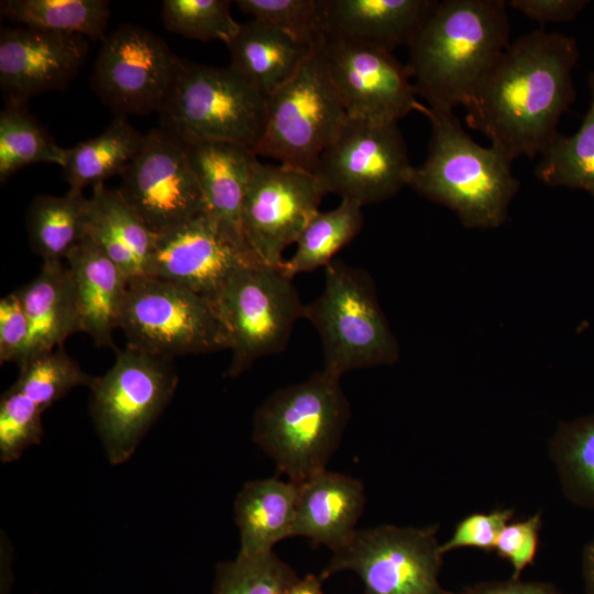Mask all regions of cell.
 I'll return each mask as SVG.
<instances>
[{
  "label": "cell",
  "mask_w": 594,
  "mask_h": 594,
  "mask_svg": "<svg viewBox=\"0 0 594 594\" xmlns=\"http://www.w3.org/2000/svg\"><path fill=\"white\" fill-rule=\"evenodd\" d=\"M89 198L82 191L38 195L26 212L30 246L43 262H62L88 237Z\"/></svg>",
  "instance_id": "cell-28"
},
{
  "label": "cell",
  "mask_w": 594,
  "mask_h": 594,
  "mask_svg": "<svg viewBox=\"0 0 594 594\" xmlns=\"http://www.w3.org/2000/svg\"><path fill=\"white\" fill-rule=\"evenodd\" d=\"M298 486L277 477L261 479L243 485L234 499V520L240 532L242 557L270 553L280 540L292 537Z\"/></svg>",
  "instance_id": "cell-24"
},
{
  "label": "cell",
  "mask_w": 594,
  "mask_h": 594,
  "mask_svg": "<svg viewBox=\"0 0 594 594\" xmlns=\"http://www.w3.org/2000/svg\"><path fill=\"white\" fill-rule=\"evenodd\" d=\"M581 565L585 592L586 594H594V539L584 546Z\"/></svg>",
  "instance_id": "cell-44"
},
{
  "label": "cell",
  "mask_w": 594,
  "mask_h": 594,
  "mask_svg": "<svg viewBox=\"0 0 594 594\" xmlns=\"http://www.w3.org/2000/svg\"><path fill=\"white\" fill-rule=\"evenodd\" d=\"M0 12L21 26L80 35L92 41L106 37L110 19L107 0H3Z\"/></svg>",
  "instance_id": "cell-30"
},
{
  "label": "cell",
  "mask_w": 594,
  "mask_h": 594,
  "mask_svg": "<svg viewBox=\"0 0 594 594\" xmlns=\"http://www.w3.org/2000/svg\"><path fill=\"white\" fill-rule=\"evenodd\" d=\"M88 237L129 280L145 275L156 234L129 208L118 189L105 184L92 187Z\"/></svg>",
  "instance_id": "cell-25"
},
{
  "label": "cell",
  "mask_w": 594,
  "mask_h": 594,
  "mask_svg": "<svg viewBox=\"0 0 594 594\" xmlns=\"http://www.w3.org/2000/svg\"><path fill=\"white\" fill-rule=\"evenodd\" d=\"M44 411L12 385L0 400V459L18 460L30 447L41 442Z\"/></svg>",
  "instance_id": "cell-38"
},
{
  "label": "cell",
  "mask_w": 594,
  "mask_h": 594,
  "mask_svg": "<svg viewBox=\"0 0 594 594\" xmlns=\"http://www.w3.org/2000/svg\"><path fill=\"white\" fill-rule=\"evenodd\" d=\"M66 261L80 331L99 348H114L113 332L121 324L129 278L89 237Z\"/></svg>",
  "instance_id": "cell-21"
},
{
  "label": "cell",
  "mask_w": 594,
  "mask_h": 594,
  "mask_svg": "<svg viewBox=\"0 0 594 594\" xmlns=\"http://www.w3.org/2000/svg\"><path fill=\"white\" fill-rule=\"evenodd\" d=\"M362 205L351 199L329 211H318L298 237L294 254L280 271L294 278L297 274L328 266L334 255L359 234L363 226Z\"/></svg>",
  "instance_id": "cell-29"
},
{
  "label": "cell",
  "mask_w": 594,
  "mask_h": 594,
  "mask_svg": "<svg viewBox=\"0 0 594 594\" xmlns=\"http://www.w3.org/2000/svg\"><path fill=\"white\" fill-rule=\"evenodd\" d=\"M564 496L594 510V414L561 422L549 446Z\"/></svg>",
  "instance_id": "cell-32"
},
{
  "label": "cell",
  "mask_w": 594,
  "mask_h": 594,
  "mask_svg": "<svg viewBox=\"0 0 594 594\" xmlns=\"http://www.w3.org/2000/svg\"><path fill=\"white\" fill-rule=\"evenodd\" d=\"M231 3L229 0H165L163 24L169 32L187 38L228 44L241 25L231 15Z\"/></svg>",
  "instance_id": "cell-36"
},
{
  "label": "cell",
  "mask_w": 594,
  "mask_h": 594,
  "mask_svg": "<svg viewBox=\"0 0 594 594\" xmlns=\"http://www.w3.org/2000/svg\"><path fill=\"white\" fill-rule=\"evenodd\" d=\"M579 54L574 37L544 29L510 42L463 106L468 125L512 161L540 155L575 99Z\"/></svg>",
  "instance_id": "cell-1"
},
{
  "label": "cell",
  "mask_w": 594,
  "mask_h": 594,
  "mask_svg": "<svg viewBox=\"0 0 594 594\" xmlns=\"http://www.w3.org/2000/svg\"><path fill=\"white\" fill-rule=\"evenodd\" d=\"M298 497L292 537H305L332 552L356 531L364 509L361 481L341 473L321 471L297 484Z\"/></svg>",
  "instance_id": "cell-20"
},
{
  "label": "cell",
  "mask_w": 594,
  "mask_h": 594,
  "mask_svg": "<svg viewBox=\"0 0 594 594\" xmlns=\"http://www.w3.org/2000/svg\"><path fill=\"white\" fill-rule=\"evenodd\" d=\"M185 144L207 212L243 237L242 207L256 154L244 145L230 142Z\"/></svg>",
  "instance_id": "cell-22"
},
{
  "label": "cell",
  "mask_w": 594,
  "mask_h": 594,
  "mask_svg": "<svg viewBox=\"0 0 594 594\" xmlns=\"http://www.w3.org/2000/svg\"><path fill=\"white\" fill-rule=\"evenodd\" d=\"M212 301L228 334L229 377L284 351L305 308L293 278L261 263L235 271Z\"/></svg>",
  "instance_id": "cell-8"
},
{
  "label": "cell",
  "mask_w": 594,
  "mask_h": 594,
  "mask_svg": "<svg viewBox=\"0 0 594 594\" xmlns=\"http://www.w3.org/2000/svg\"><path fill=\"white\" fill-rule=\"evenodd\" d=\"M61 147L25 108L6 106L0 112V183L21 168L38 163H65Z\"/></svg>",
  "instance_id": "cell-33"
},
{
  "label": "cell",
  "mask_w": 594,
  "mask_h": 594,
  "mask_svg": "<svg viewBox=\"0 0 594 594\" xmlns=\"http://www.w3.org/2000/svg\"><path fill=\"white\" fill-rule=\"evenodd\" d=\"M178 383L172 360L127 346L90 385V415L109 462L128 461L170 402Z\"/></svg>",
  "instance_id": "cell-10"
},
{
  "label": "cell",
  "mask_w": 594,
  "mask_h": 594,
  "mask_svg": "<svg viewBox=\"0 0 594 594\" xmlns=\"http://www.w3.org/2000/svg\"><path fill=\"white\" fill-rule=\"evenodd\" d=\"M314 45L257 20L241 24L227 44L230 66L266 97L295 75Z\"/></svg>",
  "instance_id": "cell-26"
},
{
  "label": "cell",
  "mask_w": 594,
  "mask_h": 594,
  "mask_svg": "<svg viewBox=\"0 0 594 594\" xmlns=\"http://www.w3.org/2000/svg\"><path fill=\"white\" fill-rule=\"evenodd\" d=\"M438 525L399 527L381 525L356 529L320 574L354 572L365 594H453L439 582L443 552Z\"/></svg>",
  "instance_id": "cell-11"
},
{
  "label": "cell",
  "mask_w": 594,
  "mask_h": 594,
  "mask_svg": "<svg viewBox=\"0 0 594 594\" xmlns=\"http://www.w3.org/2000/svg\"><path fill=\"white\" fill-rule=\"evenodd\" d=\"M509 7L541 24L570 22L590 3L587 0H510Z\"/></svg>",
  "instance_id": "cell-42"
},
{
  "label": "cell",
  "mask_w": 594,
  "mask_h": 594,
  "mask_svg": "<svg viewBox=\"0 0 594 594\" xmlns=\"http://www.w3.org/2000/svg\"><path fill=\"white\" fill-rule=\"evenodd\" d=\"M322 37L295 75L266 97L264 130L253 150L256 156L311 174L348 119L328 70Z\"/></svg>",
  "instance_id": "cell-7"
},
{
  "label": "cell",
  "mask_w": 594,
  "mask_h": 594,
  "mask_svg": "<svg viewBox=\"0 0 594 594\" xmlns=\"http://www.w3.org/2000/svg\"><path fill=\"white\" fill-rule=\"evenodd\" d=\"M121 177L122 199L156 235L207 212L186 144L162 128L145 134Z\"/></svg>",
  "instance_id": "cell-14"
},
{
  "label": "cell",
  "mask_w": 594,
  "mask_h": 594,
  "mask_svg": "<svg viewBox=\"0 0 594 594\" xmlns=\"http://www.w3.org/2000/svg\"><path fill=\"white\" fill-rule=\"evenodd\" d=\"M158 113L161 128L185 143L230 142L253 151L264 130L266 96L230 65L182 59Z\"/></svg>",
  "instance_id": "cell-6"
},
{
  "label": "cell",
  "mask_w": 594,
  "mask_h": 594,
  "mask_svg": "<svg viewBox=\"0 0 594 594\" xmlns=\"http://www.w3.org/2000/svg\"><path fill=\"white\" fill-rule=\"evenodd\" d=\"M298 579L274 551L257 557L237 554L217 565L212 594H283Z\"/></svg>",
  "instance_id": "cell-35"
},
{
  "label": "cell",
  "mask_w": 594,
  "mask_h": 594,
  "mask_svg": "<svg viewBox=\"0 0 594 594\" xmlns=\"http://www.w3.org/2000/svg\"><path fill=\"white\" fill-rule=\"evenodd\" d=\"M587 85L591 101L579 130L553 139L540 154L535 175L546 185L583 190L594 198V70Z\"/></svg>",
  "instance_id": "cell-31"
},
{
  "label": "cell",
  "mask_w": 594,
  "mask_h": 594,
  "mask_svg": "<svg viewBox=\"0 0 594 594\" xmlns=\"http://www.w3.org/2000/svg\"><path fill=\"white\" fill-rule=\"evenodd\" d=\"M29 322L19 289L0 300V362H19L24 353Z\"/></svg>",
  "instance_id": "cell-41"
},
{
  "label": "cell",
  "mask_w": 594,
  "mask_h": 594,
  "mask_svg": "<svg viewBox=\"0 0 594 594\" xmlns=\"http://www.w3.org/2000/svg\"><path fill=\"white\" fill-rule=\"evenodd\" d=\"M512 508H497L490 513H473L461 519L449 540L441 544L443 553L460 548H474L491 552L499 534L514 517Z\"/></svg>",
  "instance_id": "cell-39"
},
{
  "label": "cell",
  "mask_w": 594,
  "mask_h": 594,
  "mask_svg": "<svg viewBox=\"0 0 594 594\" xmlns=\"http://www.w3.org/2000/svg\"><path fill=\"white\" fill-rule=\"evenodd\" d=\"M416 111L429 119L431 135L427 157L414 166L408 186L452 210L468 229L501 227L519 189L513 161L493 145L476 143L452 110L419 102Z\"/></svg>",
  "instance_id": "cell-3"
},
{
  "label": "cell",
  "mask_w": 594,
  "mask_h": 594,
  "mask_svg": "<svg viewBox=\"0 0 594 594\" xmlns=\"http://www.w3.org/2000/svg\"><path fill=\"white\" fill-rule=\"evenodd\" d=\"M437 0H319L327 37L394 52L408 46Z\"/></svg>",
  "instance_id": "cell-19"
},
{
  "label": "cell",
  "mask_w": 594,
  "mask_h": 594,
  "mask_svg": "<svg viewBox=\"0 0 594 594\" xmlns=\"http://www.w3.org/2000/svg\"><path fill=\"white\" fill-rule=\"evenodd\" d=\"M504 0L436 1L409 43L406 67L428 107L464 106L509 42Z\"/></svg>",
  "instance_id": "cell-2"
},
{
  "label": "cell",
  "mask_w": 594,
  "mask_h": 594,
  "mask_svg": "<svg viewBox=\"0 0 594 594\" xmlns=\"http://www.w3.org/2000/svg\"><path fill=\"white\" fill-rule=\"evenodd\" d=\"M253 263L244 238L204 212L156 235L145 275L213 299L235 271Z\"/></svg>",
  "instance_id": "cell-17"
},
{
  "label": "cell",
  "mask_w": 594,
  "mask_h": 594,
  "mask_svg": "<svg viewBox=\"0 0 594 594\" xmlns=\"http://www.w3.org/2000/svg\"><path fill=\"white\" fill-rule=\"evenodd\" d=\"M457 594H559V592L549 583L522 582L513 578L507 581L477 583Z\"/></svg>",
  "instance_id": "cell-43"
},
{
  "label": "cell",
  "mask_w": 594,
  "mask_h": 594,
  "mask_svg": "<svg viewBox=\"0 0 594 594\" xmlns=\"http://www.w3.org/2000/svg\"><path fill=\"white\" fill-rule=\"evenodd\" d=\"M413 169L397 123H374L348 117L321 154L314 175L327 194L364 206L395 196L409 185Z\"/></svg>",
  "instance_id": "cell-12"
},
{
  "label": "cell",
  "mask_w": 594,
  "mask_h": 594,
  "mask_svg": "<svg viewBox=\"0 0 594 594\" xmlns=\"http://www.w3.org/2000/svg\"><path fill=\"white\" fill-rule=\"evenodd\" d=\"M326 190L317 177L286 165L255 162L242 207L243 237L258 263L280 267L294 244L318 213Z\"/></svg>",
  "instance_id": "cell-15"
},
{
  "label": "cell",
  "mask_w": 594,
  "mask_h": 594,
  "mask_svg": "<svg viewBox=\"0 0 594 594\" xmlns=\"http://www.w3.org/2000/svg\"><path fill=\"white\" fill-rule=\"evenodd\" d=\"M145 135L118 116L99 135L67 148L62 166L69 190L82 191L122 175L140 152Z\"/></svg>",
  "instance_id": "cell-27"
},
{
  "label": "cell",
  "mask_w": 594,
  "mask_h": 594,
  "mask_svg": "<svg viewBox=\"0 0 594 594\" xmlns=\"http://www.w3.org/2000/svg\"><path fill=\"white\" fill-rule=\"evenodd\" d=\"M182 59L155 33L123 24L102 40L91 87L120 117L158 112Z\"/></svg>",
  "instance_id": "cell-13"
},
{
  "label": "cell",
  "mask_w": 594,
  "mask_h": 594,
  "mask_svg": "<svg viewBox=\"0 0 594 594\" xmlns=\"http://www.w3.org/2000/svg\"><path fill=\"white\" fill-rule=\"evenodd\" d=\"M317 330L322 370L345 372L394 364L399 346L380 306L371 276L343 261L324 267L321 294L305 305L304 317Z\"/></svg>",
  "instance_id": "cell-5"
},
{
  "label": "cell",
  "mask_w": 594,
  "mask_h": 594,
  "mask_svg": "<svg viewBox=\"0 0 594 594\" xmlns=\"http://www.w3.org/2000/svg\"><path fill=\"white\" fill-rule=\"evenodd\" d=\"M350 419L340 377L323 370L271 394L253 418V441L299 484L327 470Z\"/></svg>",
  "instance_id": "cell-4"
},
{
  "label": "cell",
  "mask_w": 594,
  "mask_h": 594,
  "mask_svg": "<svg viewBox=\"0 0 594 594\" xmlns=\"http://www.w3.org/2000/svg\"><path fill=\"white\" fill-rule=\"evenodd\" d=\"M239 10L296 41L314 45L323 36L319 0H237Z\"/></svg>",
  "instance_id": "cell-37"
},
{
  "label": "cell",
  "mask_w": 594,
  "mask_h": 594,
  "mask_svg": "<svg viewBox=\"0 0 594 594\" xmlns=\"http://www.w3.org/2000/svg\"><path fill=\"white\" fill-rule=\"evenodd\" d=\"M88 41L28 26L0 32V88L6 106L25 108L37 95L64 89L80 72Z\"/></svg>",
  "instance_id": "cell-18"
},
{
  "label": "cell",
  "mask_w": 594,
  "mask_h": 594,
  "mask_svg": "<svg viewBox=\"0 0 594 594\" xmlns=\"http://www.w3.org/2000/svg\"><path fill=\"white\" fill-rule=\"evenodd\" d=\"M541 515L537 513L525 520L508 522L498 536L495 552L513 566V578L532 564L538 552Z\"/></svg>",
  "instance_id": "cell-40"
},
{
  "label": "cell",
  "mask_w": 594,
  "mask_h": 594,
  "mask_svg": "<svg viewBox=\"0 0 594 594\" xmlns=\"http://www.w3.org/2000/svg\"><path fill=\"white\" fill-rule=\"evenodd\" d=\"M328 70L349 118L397 123L419 101L406 64L387 50L323 35Z\"/></svg>",
  "instance_id": "cell-16"
},
{
  "label": "cell",
  "mask_w": 594,
  "mask_h": 594,
  "mask_svg": "<svg viewBox=\"0 0 594 594\" xmlns=\"http://www.w3.org/2000/svg\"><path fill=\"white\" fill-rule=\"evenodd\" d=\"M29 322L26 346L19 364L63 348L80 331L70 273L63 262H43L38 275L19 288Z\"/></svg>",
  "instance_id": "cell-23"
},
{
  "label": "cell",
  "mask_w": 594,
  "mask_h": 594,
  "mask_svg": "<svg viewBox=\"0 0 594 594\" xmlns=\"http://www.w3.org/2000/svg\"><path fill=\"white\" fill-rule=\"evenodd\" d=\"M13 387L43 411L78 386L90 387L96 376L84 372L63 348L32 356L19 364Z\"/></svg>",
  "instance_id": "cell-34"
},
{
  "label": "cell",
  "mask_w": 594,
  "mask_h": 594,
  "mask_svg": "<svg viewBox=\"0 0 594 594\" xmlns=\"http://www.w3.org/2000/svg\"><path fill=\"white\" fill-rule=\"evenodd\" d=\"M120 329L127 346L167 360L229 350L212 299L147 275L129 280Z\"/></svg>",
  "instance_id": "cell-9"
},
{
  "label": "cell",
  "mask_w": 594,
  "mask_h": 594,
  "mask_svg": "<svg viewBox=\"0 0 594 594\" xmlns=\"http://www.w3.org/2000/svg\"><path fill=\"white\" fill-rule=\"evenodd\" d=\"M320 576L308 574L298 579L283 594H323Z\"/></svg>",
  "instance_id": "cell-45"
}]
</instances>
